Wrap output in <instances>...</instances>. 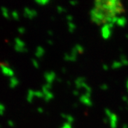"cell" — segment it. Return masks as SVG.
<instances>
[{
  "mask_svg": "<svg viewBox=\"0 0 128 128\" xmlns=\"http://www.w3.org/2000/svg\"><path fill=\"white\" fill-rule=\"evenodd\" d=\"M80 100L82 101V102L84 104H86L87 105H91V102L89 99V97H87V96H82V98H80Z\"/></svg>",
  "mask_w": 128,
  "mask_h": 128,
  "instance_id": "obj_3",
  "label": "cell"
},
{
  "mask_svg": "<svg viewBox=\"0 0 128 128\" xmlns=\"http://www.w3.org/2000/svg\"><path fill=\"white\" fill-rule=\"evenodd\" d=\"M110 124H111V127L112 128H116V122H117V116L114 114H112V115L110 117Z\"/></svg>",
  "mask_w": 128,
  "mask_h": 128,
  "instance_id": "obj_2",
  "label": "cell"
},
{
  "mask_svg": "<svg viewBox=\"0 0 128 128\" xmlns=\"http://www.w3.org/2000/svg\"><path fill=\"white\" fill-rule=\"evenodd\" d=\"M120 66H121L120 63H119V62H114L113 65H112V67L114 68H118L119 67H120Z\"/></svg>",
  "mask_w": 128,
  "mask_h": 128,
  "instance_id": "obj_5",
  "label": "cell"
},
{
  "mask_svg": "<svg viewBox=\"0 0 128 128\" xmlns=\"http://www.w3.org/2000/svg\"><path fill=\"white\" fill-rule=\"evenodd\" d=\"M105 85H103V86H102V88H103V89H107L108 87L107 86H105Z\"/></svg>",
  "mask_w": 128,
  "mask_h": 128,
  "instance_id": "obj_6",
  "label": "cell"
},
{
  "mask_svg": "<svg viewBox=\"0 0 128 128\" xmlns=\"http://www.w3.org/2000/svg\"><path fill=\"white\" fill-rule=\"evenodd\" d=\"M117 24H118L119 26H123L125 25V24H126V19L124 18V17L118 18V21H117Z\"/></svg>",
  "mask_w": 128,
  "mask_h": 128,
  "instance_id": "obj_4",
  "label": "cell"
},
{
  "mask_svg": "<svg viewBox=\"0 0 128 128\" xmlns=\"http://www.w3.org/2000/svg\"><path fill=\"white\" fill-rule=\"evenodd\" d=\"M103 68H104L105 70H107V69H108V66H106L105 65H104V66H103Z\"/></svg>",
  "mask_w": 128,
  "mask_h": 128,
  "instance_id": "obj_7",
  "label": "cell"
},
{
  "mask_svg": "<svg viewBox=\"0 0 128 128\" xmlns=\"http://www.w3.org/2000/svg\"><path fill=\"white\" fill-rule=\"evenodd\" d=\"M110 35H111V28L108 25V24H106L102 28V36L104 38L107 39L110 38Z\"/></svg>",
  "mask_w": 128,
  "mask_h": 128,
  "instance_id": "obj_1",
  "label": "cell"
},
{
  "mask_svg": "<svg viewBox=\"0 0 128 128\" xmlns=\"http://www.w3.org/2000/svg\"><path fill=\"white\" fill-rule=\"evenodd\" d=\"M127 86H128V83H127Z\"/></svg>",
  "mask_w": 128,
  "mask_h": 128,
  "instance_id": "obj_8",
  "label": "cell"
}]
</instances>
